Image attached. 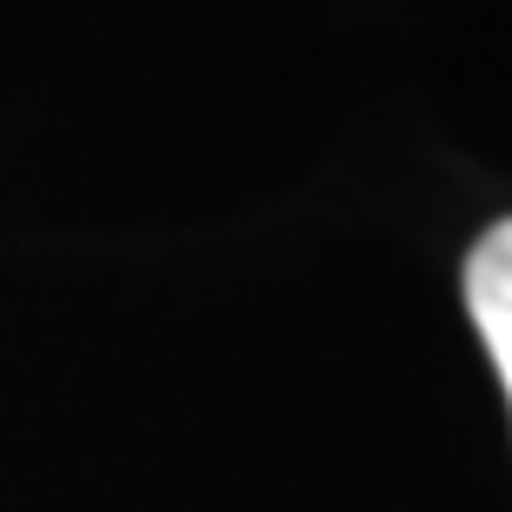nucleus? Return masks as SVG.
Wrapping results in <instances>:
<instances>
[{
    "label": "nucleus",
    "mask_w": 512,
    "mask_h": 512,
    "mask_svg": "<svg viewBox=\"0 0 512 512\" xmlns=\"http://www.w3.org/2000/svg\"><path fill=\"white\" fill-rule=\"evenodd\" d=\"M466 313H473L479 340L493 353L506 406H512V220H499V227L466 253Z\"/></svg>",
    "instance_id": "obj_1"
}]
</instances>
